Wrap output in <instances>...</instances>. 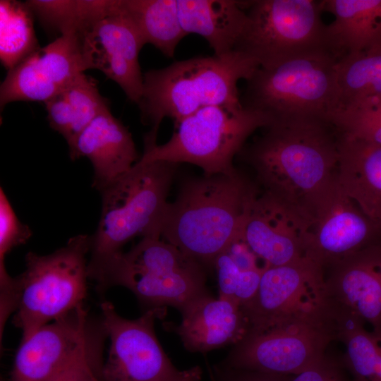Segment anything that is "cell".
I'll list each match as a JSON object with an SVG mask.
<instances>
[{"label": "cell", "mask_w": 381, "mask_h": 381, "mask_svg": "<svg viewBox=\"0 0 381 381\" xmlns=\"http://www.w3.org/2000/svg\"><path fill=\"white\" fill-rule=\"evenodd\" d=\"M335 74L338 95L335 114L381 96V44L342 56L335 65Z\"/></svg>", "instance_id": "cell-26"}, {"label": "cell", "mask_w": 381, "mask_h": 381, "mask_svg": "<svg viewBox=\"0 0 381 381\" xmlns=\"http://www.w3.org/2000/svg\"><path fill=\"white\" fill-rule=\"evenodd\" d=\"M337 338L345 344L346 364L354 381H381V341L350 316L335 318Z\"/></svg>", "instance_id": "cell-29"}, {"label": "cell", "mask_w": 381, "mask_h": 381, "mask_svg": "<svg viewBox=\"0 0 381 381\" xmlns=\"http://www.w3.org/2000/svg\"><path fill=\"white\" fill-rule=\"evenodd\" d=\"M78 37L85 69L102 72L138 104L143 90L139 54L145 43L123 10L122 0L113 13L92 23Z\"/></svg>", "instance_id": "cell-14"}, {"label": "cell", "mask_w": 381, "mask_h": 381, "mask_svg": "<svg viewBox=\"0 0 381 381\" xmlns=\"http://www.w3.org/2000/svg\"><path fill=\"white\" fill-rule=\"evenodd\" d=\"M44 104L49 126L62 135L68 147L97 116L109 110L95 80L84 73Z\"/></svg>", "instance_id": "cell-24"}, {"label": "cell", "mask_w": 381, "mask_h": 381, "mask_svg": "<svg viewBox=\"0 0 381 381\" xmlns=\"http://www.w3.org/2000/svg\"><path fill=\"white\" fill-rule=\"evenodd\" d=\"M310 226L290 205L259 190L250 204L241 238L265 267L282 266L308 257Z\"/></svg>", "instance_id": "cell-15"}, {"label": "cell", "mask_w": 381, "mask_h": 381, "mask_svg": "<svg viewBox=\"0 0 381 381\" xmlns=\"http://www.w3.org/2000/svg\"><path fill=\"white\" fill-rule=\"evenodd\" d=\"M91 355L87 339L52 381H102L101 369Z\"/></svg>", "instance_id": "cell-33"}, {"label": "cell", "mask_w": 381, "mask_h": 381, "mask_svg": "<svg viewBox=\"0 0 381 381\" xmlns=\"http://www.w3.org/2000/svg\"><path fill=\"white\" fill-rule=\"evenodd\" d=\"M179 164L140 159L99 193L102 211L91 236L88 277L138 236H161L169 191Z\"/></svg>", "instance_id": "cell-4"}, {"label": "cell", "mask_w": 381, "mask_h": 381, "mask_svg": "<svg viewBox=\"0 0 381 381\" xmlns=\"http://www.w3.org/2000/svg\"><path fill=\"white\" fill-rule=\"evenodd\" d=\"M32 233L30 227L16 216L2 187L0 188V312L11 314L18 304L16 278L8 274L5 266L6 255L13 248L25 243Z\"/></svg>", "instance_id": "cell-31"}, {"label": "cell", "mask_w": 381, "mask_h": 381, "mask_svg": "<svg viewBox=\"0 0 381 381\" xmlns=\"http://www.w3.org/2000/svg\"><path fill=\"white\" fill-rule=\"evenodd\" d=\"M289 381H347L337 365L325 357Z\"/></svg>", "instance_id": "cell-34"}, {"label": "cell", "mask_w": 381, "mask_h": 381, "mask_svg": "<svg viewBox=\"0 0 381 381\" xmlns=\"http://www.w3.org/2000/svg\"><path fill=\"white\" fill-rule=\"evenodd\" d=\"M321 6L334 16L325 41L338 59L381 44V0H322Z\"/></svg>", "instance_id": "cell-23"}, {"label": "cell", "mask_w": 381, "mask_h": 381, "mask_svg": "<svg viewBox=\"0 0 381 381\" xmlns=\"http://www.w3.org/2000/svg\"><path fill=\"white\" fill-rule=\"evenodd\" d=\"M122 6L137 26L146 44L168 57L188 35L182 28L177 0H122Z\"/></svg>", "instance_id": "cell-27"}, {"label": "cell", "mask_w": 381, "mask_h": 381, "mask_svg": "<svg viewBox=\"0 0 381 381\" xmlns=\"http://www.w3.org/2000/svg\"><path fill=\"white\" fill-rule=\"evenodd\" d=\"M99 291L114 286L130 290L147 310L171 306L181 311L210 294L206 269L160 238L143 237L90 277Z\"/></svg>", "instance_id": "cell-5"}, {"label": "cell", "mask_w": 381, "mask_h": 381, "mask_svg": "<svg viewBox=\"0 0 381 381\" xmlns=\"http://www.w3.org/2000/svg\"><path fill=\"white\" fill-rule=\"evenodd\" d=\"M71 159L87 158L93 167L92 187L99 192L138 161L132 135L109 110L97 116L68 147Z\"/></svg>", "instance_id": "cell-19"}, {"label": "cell", "mask_w": 381, "mask_h": 381, "mask_svg": "<svg viewBox=\"0 0 381 381\" xmlns=\"http://www.w3.org/2000/svg\"><path fill=\"white\" fill-rule=\"evenodd\" d=\"M325 286L333 319L368 323L381 341V240L329 267Z\"/></svg>", "instance_id": "cell-17"}, {"label": "cell", "mask_w": 381, "mask_h": 381, "mask_svg": "<svg viewBox=\"0 0 381 381\" xmlns=\"http://www.w3.org/2000/svg\"><path fill=\"white\" fill-rule=\"evenodd\" d=\"M248 20L236 50L272 68L326 50L321 1H246ZM329 52V51H328Z\"/></svg>", "instance_id": "cell-9"}, {"label": "cell", "mask_w": 381, "mask_h": 381, "mask_svg": "<svg viewBox=\"0 0 381 381\" xmlns=\"http://www.w3.org/2000/svg\"><path fill=\"white\" fill-rule=\"evenodd\" d=\"M102 327L110 341L102 366V381H200L202 370L178 369L169 359L155 331V321L165 309H149L134 320L121 317L109 301L100 303Z\"/></svg>", "instance_id": "cell-11"}, {"label": "cell", "mask_w": 381, "mask_h": 381, "mask_svg": "<svg viewBox=\"0 0 381 381\" xmlns=\"http://www.w3.org/2000/svg\"><path fill=\"white\" fill-rule=\"evenodd\" d=\"M210 375L211 381H215V380L214 378V376H213L212 372L210 371Z\"/></svg>", "instance_id": "cell-36"}, {"label": "cell", "mask_w": 381, "mask_h": 381, "mask_svg": "<svg viewBox=\"0 0 381 381\" xmlns=\"http://www.w3.org/2000/svg\"><path fill=\"white\" fill-rule=\"evenodd\" d=\"M25 3L44 28L60 36L80 35L110 14L114 6V0H29Z\"/></svg>", "instance_id": "cell-28"}, {"label": "cell", "mask_w": 381, "mask_h": 381, "mask_svg": "<svg viewBox=\"0 0 381 381\" xmlns=\"http://www.w3.org/2000/svg\"><path fill=\"white\" fill-rule=\"evenodd\" d=\"M336 179L345 194L381 226V145L340 133Z\"/></svg>", "instance_id": "cell-21"}, {"label": "cell", "mask_w": 381, "mask_h": 381, "mask_svg": "<svg viewBox=\"0 0 381 381\" xmlns=\"http://www.w3.org/2000/svg\"><path fill=\"white\" fill-rule=\"evenodd\" d=\"M259 258L242 240L233 241L215 258L213 268L217 274L218 297L241 307L256 294L265 266H259Z\"/></svg>", "instance_id": "cell-25"}, {"label": "cell", "mask_w": 381, "mask_h": 381, "mask_svg": "<svg viewBox=\"0 0 381 381\" xmlns=\"http://www.w3.org/2000/svg\"><path fill=\"white\" fill-rule=\"evenodd\" d=\"M334 338L335 324L294 322L246 334L219 364L234 369L296 375L322 361Z\"/></svg>", "instance_id": "cell-12"}, {"label": "cell", "mask_w": 381, "mask_h": 381, "mask_svg": "<svg viewBox=\"0 0 381 381\" xmlns=\"http://www.w3.org/2000/svg\"><path fill=\"white\" fill-rule=\"evenodd\" d=\"M85 71L78 36L61 35L8 71L0 87L1 109L16 101L45 102Z\"/></svg>", "instance_id": "cell-16"}, {"label": "cell", "mask_w": 381, "mask_h": 381, "mask_svg": "<svg viewBox=\"0 0 381 381\" xmlns=\"http://www.w3.org/2000/svg\"><path fill=\"white\" fill-rule=\"evenodd\" d=\"M260 67L243 52L197 56L143 74V90L138 103L141 121L157 135L164 118L174 125L210 106L243 105L238 82L247 80Z\"/></svg>", "instance_id": "cell-3"}, {"label": "cell", "mask_w": 381, "mask_h": 381, "mask_svg": "<svg viewBox=\"0 0 381 381\" xmlns=\"http://www.w3.org/2000/svg\"><path fill=\"white\" fill-rule=\"evenodd\" d=\"M272 123L267 115L243 105L206 107L174 125L166 143L144 139L140 159L190 163L201 168L205 175L229 173L236 169L234 158L248 138Z\"/></svg>", "instance_id": "cell-6"}, {"label": "cell", "mask_w": 381, "mask_h": 381, "mask_svg": "<svg viewBox=\"0 0 381 381\" xmlns=\"http://www.w3.org/2000/svg\"><path fill=\"white\" fill-rule=\"evenodd\" d=\"M177 4L187 35L202 37L217 56L236 50L248 20L245 1L177 0Z\"/></svg>", "instance_id": "cell-22"}, {"label": "cell", "mask_w": 381, "mask_h": 381, "mask_svg": "<svg viewBox=\"0 0 381 381\" xmlns=\"http://www.w3.org/2000/svg\"><path fill=\"white\" fill-rule=\"evenodd\" d=\"M87 339V313L83 305L21 341L11 381H52Z\"/></svg>", "instance_id": "cell-18"}, {"label": "cell", "mask_w": 381, "mask_h": 381, "mask_svg": "<svg viewBox=\"0 0 381 381\" xmlns=\"http://www.w3.org/2000/svg\"><path fill=\"white\" fill-rule=\"evenodd\" d=\"M248 334H259L301 322L334 324L325 286V270L310 257L277 267H265L258 291L241 307Z\"/></svg>", "instance_id": "cell-10"}, {"label": "cell", "mask_w": 381, "mask_h": 381, "mask_svg": "<svg viewBox=\"0 0 381 381\" xmlns=\"http://www.w3.org/2000/svg\"><path fill=\"white\" fill-rule=\"evenodd\" d=\"M266 128L240 153L262 190L310 223L314 204L337 175L340 133L329 121L317 117L275 121Z\"/></svg>", "instance_id": "cell-1"}, {"label": "cell", "mask_w": 381, "mask_h": 381, "mask_svg": "<svg viewBox=\"0 0 381 381\" xmlns=\"http://www.w3.org/2000/svg\"><path fill=\"white\" fill-rule=\"evenodd\" d=\"M380 240L381 226L345 194L335 177L313 205L308 257L325 270Z\"/></svg>", "instance_id": "cell-13"}, {"label": "cell", "mask_w": 381, "mask_h": 381, "mask_svg": "<svg viewBox=\"0 0 381 381\" xmlns=\"http://www.w3.org/2000/svg\"><path fill=\"white\" fill-rule=\"evenodd\" d=\"M33 16L25 2L0 1V59L8 71L40 48Z\"/></svg>", "instance_id": "cell-30"}, {"label": "cell", "mask_w": 381, "mask_h": 381, "mask_svg": "<svg viewBox=\"0 0 381 381\" xmlns=\"http://www.w3.org/2000/svg\"><path fill=\"white\" fill-rule=\"evenodd\" d=\"M90 246L91 236L79 234L50 254L27 253L25 270L16 277L18 300L13 317L22 341L83 305Z\"/></svg>", "instance_id": "cell-7"}, {"label": "cell", "mask_w": 381, "mask_h": 381, "mask_svg": "<svg viewBox=\"0 0 381 381\" xmlns=\"http://www.w3.org/2000/svg\"><path fill=\"white\" fill-rule=\"evenodd\" d=\"M212 372V370H210ZM215 381H289L284 375L226 368L220 364L212 372Z\"/></svg>", "instance_id": "cell-35"}, {"label": "cell", "mask_w": 381, "mask_h": 381, "mask_svg": "<svg viewBox=\"0 0 381 381\" xmlns=\"http://www.w3.org/2000/svg\"><path fill=\"white\" fill-rule=\"evenodd\" d=\"M174 327L186 350L206 353L236 345L247 334L248 324L242 308L211 294L188 303Z\"/></svg>", "instance_id": "cell-20"}, {"label": "cell", "mask_w": 381, "mask_h": 381, "mask_svg": "<svg viewBox=\"0 0 381 381\" xmlns=\"http://www.w3.org/2000/svg\"><path fill=\"white\" fill-rule=\"evenodd\" d=\"M259 190L238 169L190 178L168 202L161 236L205 269L241 235L250 204Z\"/></svg>", "instance_id": "cell-2"}, {"label": "cell", "mask_w": 381, "mask_h": 381, "mask_svg": "<svg viewBox=\"0 0 381 381\" xmlns=\"http://www.w3.org/2000/svg\"><path fill=\"white\" fill-rule=\"evenodd\" d=\"M329 121L344 135L381 145V96L335 114Z\"/></svg>", "instance_id": "cell-32"}, {"label": "cell", "mask_w": 381, "mask_h": 381, "mask_svg": "<svg viewBox=\"0 0 381 381\" xmlns=\"http://www.w3.org/2000/svg\"><path fill=\"white\" fill-rule=\"evenodd\" d=\"M338 60L322 50L272 68L259 67L246 80L241 103L267 115L272 122L303 117L329 121L338 108Z\"/></svg>", "instance_id": "cell-8"}]
</instances>
